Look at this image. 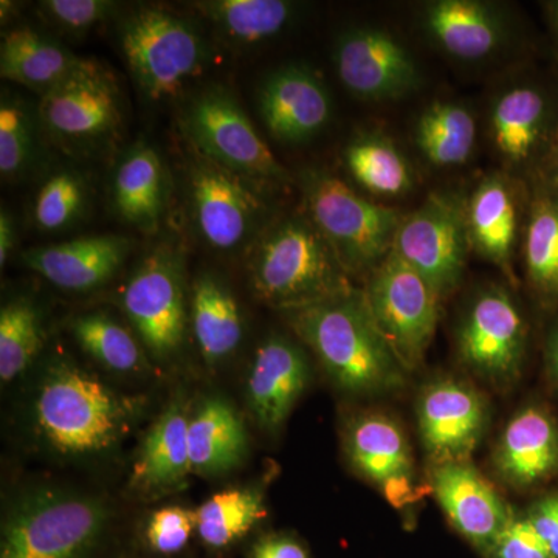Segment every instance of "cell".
Instances as JSON below:
<instances>
[{"label": "cell", "mask_w": 558, "mask_h": 558, "mask_svg": "<svg viewBox=\"0 0 558 558\" xmlns=\"http://www.w3.org/2000/svg\"><path fill=\"white\" fill-rule=\"evenodd\" d=\"M546 14H548L550 32H553L554 40H556L558 49V0L545 3Z\"/></svg>", "instance_id": "obj_47"}, {"label": "cell", "mask_w": 558, "mask_h": 558, "mask_svg": "<svg viewBox=\"0 0 558 558\" xmlns=\"http://www.w3.org/2000/svg\"><path fill=\"white\" fill-rule=\"evenodd\" d=\"M81 58L57 40L33 31L14 28L7 33L0 46V75L28 89L46 95L68 78Z\"/></svg>", "instance_id": "obj_29"}, {"label": "cell", "mask_w": 558, "mask_h": 558, "mask_svg": "<svg viewBox=\"0 0 558 558\" xmlns=\"http://www.w3.org/2000/svg\"><path fill=\"white\" fill-rule=\"evenodd\" d=\"M194 7L227 39L240 44L274 38L296 14L295 3L286 0H209L194 3Z\"/></svg>", "instance_id": "obj_33"}, {"label": "cell", "mask_w": 558, "mask_h": 558, "mask_svg": "<svg viewBox=\"0 0 558 558\" xmlns=\"http://www.w3.org/2000/svg\"><path fill=\"white\" fill-rule=\"evenodd\" d=\"M190 416L182 402L172 403L149 428L132 469L131 484L142 492H167L190 475Z\"/></svg>", "instance_id": "obj_25"}, {"label": "cell", "mask_w": 558, "mask_h": 558, "mask_svg": "<svg viewBox=\"0 0 558 558\" xmlns=\"http://www.w3.org/2000/svg\"><path fill=\"white\" fill-rule=\"evenodd\" d=\"M116 2L108 0H46L40 10L54 24L70 32H86L108 20L116 10Z\"/></svg>", "instance_id": "obj_40"}, {"label": "cell", "mask_w": 558, "mask_h": 558, "mask_svg": "<svg viewBox=\"0 0 558 558\" xmlns=\"http://www.w3.org/2000/svg\"><path fill=\"white\" fill-rule=\"evenodd\" d=\"M128 252L126 238L101 234L28 250L24 263L57 288L86 292L108 282L126 259Z\"/></svg>", "instance_id": "obj_23"}, {"label": "cell", "mask_w": 558, "mask_h": 558, "mask_svg": "<svg viewBox=\"0 0 558 558\" xmlns=\"http://www.w3.org/2000/svg\"><path fill=\"white\" fill-rule=\"evenodd\" d=\"M417 21L435 49L465 64L492 60L513 36L505 7L484 0H432L422 3Z\"/></svg>", "instance_id": "obj_16"}, {"label": "cell", "mask_w": 558, "mask_h": 558, "mask_svg": "<svg viewBox=\"0 0 558 558\" xmlns=\"http://www.w3.org/2000/svg\"><path fill=\"white\" fill-rule=\"evenodd\" d=\"M347 451L355 470L384 488L392 505L407 501L413 461L409 440L392 418L380 413L352 418Z\"/></svg>", "instance_id": "obj_21"}, {"label": "cell", "mask_w": 558, "mask_h": 558, "mask_svg": "<svg viewBox=\"0 0 558 558\" xmlns=\"http://www.w3.org/2000/svg\"><path fill=\"white\" fill-rule=\"evenodd\" d=\"M470 250L465 199L440 191L405 215L392 252L446 299L461 284Z\"/></svg>", "instance_id": "obj_9"}, {"label": "cell", "mask_w": 558, "mask_h": 558, "mask_svg": "<svg viewBox=\"0 0 558 558\" xmlns=\"http://www.w3.org/2000/svg\"><path fill=\"white\" fill-rule=\"evenodd\" d=\"M44 344L39 312L32 301L17 299L0 311V379L21 376Z\"/></svg>", "instance_id": "obj_35"}, {"label": "cell", "mask_w": 558, "mask_h": 558, "mask_svg": "<svg viewBox=\"0 0 558 558\" xmlns=\"http://www.w3.org/2000/svg\"><path fill=\"white\" fill-rule=\"evenodd\" d=\"M310 380L303 349L286 337H270L260 344L250 368L248 402L266 428L284 424Z\"/></svg>", "instance_id": "obj_22"}, {"label": "cell", "mask_w": 558, "mask_h": 558, "mask_svg": "<svg viewBox=\"0 0 558 558\" xmlns=\"http://www.w3.org/2000/svg\"><path fill=\"white\" fill-rule=\"evenodd\" d=\"M459 357L476 376L495 384L517 379L527 344L519 303L502 286H487L470 300L457 329Z\"/></svg>", "instance_id": "obj_11"}, {"label": "cell", "mask_w": 558, "mask_h": 558, "mask_svg": "<svg viewBox=\"0 0 558 558\" xmlns=\"http://www.w3.org/2000/svg\"><path fill=\"white\" fill-rule=\"evenodd\" d=\"M413 142L432 167L453 170L472 160L478 145V121L464 102L433 101L414 121Z\"/></svg>", "instance_id": "obj_28"}, {"label": "cell", "mask_w": 558, "mask_h": 558, "mask_svg": "<svg viewBox=\"0 0 558 558\" xmlns=\"http://www.w3.org/2000/svg\"><path fill=\"white\" fill-rule=\"evenodd\" d=\"M363 293L371 317L402 368L416 369L435 339L439 293L395 252L371 271Z\"/></svg>", "instance_id": "obj_8"}, {"label": "cell", "mask_w": 558, "mask_h": 558, "mask_svg": "<svg viewBox=\"0 0 558 558\" xmlns=\"http://www.w3.org/2000/svg\"><path fill=\"white\" fill-rule=\"evenodd\" d=\"M113 204L131 226L157 229L167 202V174L159 154L138 145L121 160L113 175Z\"/></svg>", "instance_id": "obj_30"}, {"label": "cell", "mask_w": 558, "mask_h": 558, "mask_svg": "<svg viewBox=\"0 0 558 558\" xmlns=\"http://www.w3.org/2000/svg\"><path fill=\"white\" fill-rule=\"evenodd\" d=\"M417 421L422 442L436 465L469 461L486 429L487 407L464 381L440 379L422 391Z\"/></svg>", "instance_id": "obj_18"}, {"label": "cell", "mask_w": 558, "mask_h": 558, "mask_svg": "<svg viewBox=\"0 0 558 558\" xmlns=\"http://www.w3.org/2000/svg\"><path fill=\"white\" fill-rule=\"evenodd\" d=\"M135 403L86 371L58 363L46 374L35 403L39 432L65 454L109 450L124 435Z\"/></svg>", "instance_id": "obj_3"}, {"label": "cell", "mask_w": 558, "mask_h": 558, "mask_svg": "<svg viewBox=\"0 0 558 558\" xmlns=\"http://www.w3.org/2000/svg\"><path fill=\"white\" fill-rule=\"evenodd\" d=\"M32 149V124L20 100L3 97L0 105V171L11 178L25 167Z\"/></svg>", "instance_id": "obj_38"}, {"label": "cell", "mask_w": 558, "mask_h": 558, "mask_svg": "<svg viewBox=\"0 0 558 558\" xmlns=\"http://www.w3.org/2000/svg\"><path fill=\"white\" fill-rule=\"evenodd\" d=\"M506 483L535 486L558 472V424L548 411L527 407L502 432L494 454Z\"/></svg>", "instance_id": "obj_24"}, {"label": "cell", "mask_w": 558, "mask_h": 558, "mask_svg": "<svg viewBox=\"0 0 558 558\" xmlns=\"http://www.w3.org/2000/svg\"><path fill=\"white\" fill-rule=\"evenodd\" d=\"M307 218L328 241L348 274H371L395 248L405 215L357 193L323 170L301 174Z\"/></svg>", "instance_id": "obj_4"}, {"label": "cell", "mask_w": 558, "mask_h": 558, "mask_svg": "<svg viewBox=\"0 0 558 558\" xmlns=\"http://www.w3.org/2000/svg\"><path fill=\"white\" fill-rule=\"evenodd\" d=\"M546 362L550 377L558 385V325L550 330L548 344H546Z\"/></svg>", "instance_id": "obj_46"}, {"label": "cell", "mask_w": 558, "mask_h": 558, "mask_svg": "<svg viewBox=\"0 0 558 558\" xmlns=\"http://www.w3.org/2000/svg\"><path fill=\"white\" fill-rule=\"evenodd\" d=\"M196 529V512L172 506L156 510L146 527L150 548L160 554H175L185 548Z\"/></svg>", "instance_id": "obj_39"}, {"label": "cell", "mask_w": 558, "mask_h": 558, "mask_svg": "<svg viewBox=\"0 0 558 558\" xmlns=\"http://www.w3.org/2000/svg\"><path fill=\"white\" fill-rule=\"evenodd\" d=\"M191 205L202 240L209 247L231 252L256 238L266 216L258 194L215 161H197L190 175Z\"/></svg>", "instance_id": "obj_15"}, {"label": "cell", "mask_w": 558, "mask_h": 558, "mask_svg": "<svg viewBox=\"0 0 558 558\" xmlns=\"http://www.w3.org/2000/svg\"><path fill=\"white\" fill-rule=\"evenodd\" d=\"M341 84L363 101L409 97L422 86V70L409 47L380 27H354L337 40L333 51Z\"/></svg>", "instance_id": "obj_13"}, {"label": "cell", "mask_w": 558, "mask_h": 558, "mask_svg": "<svg viewBox=\"0 0 558 558\" xmlns=\"http://www.w3.org/2000/svg\"><path fill=\"white\" fill-rule=\"evenodd\" d=\"M537 180L548 183V185L558 186V132L549 159L546 161L545 167H543L542 172H539Z\"/></svg>", "instance_id": "obj_45"}, {"label": "cell", "mask_w": 558, "mask_h": 558, "mask_svg": "<svg viewBox=\"0 0 558 558\" xmlns=\"http://www.w3.org/2000/svg\"><path fill=\"white\" fill-rule=\"evenodd\" d=\"M108 509L97 499L44 492L10 513L0 558H84L101 537Z\"/></svg>", "instance_id": "obj_7"}, {"label": "cell", "mask_w": 558, "mask_h": 558, "mask_svg": "<svg viewBox=\"0 0 558 558\" xmlns=\"http://www.w3.org/2000/svg\"><path fill=\"white\" fill-rule=\"evenodd\" d=\"M185 130L202 156L234 174L278 185L289 182L288 171L229 92L215 87L199 95L186 110Z\"/></svg>", "instance_id": "obj_10"}, {"label": "cell", "mask_w": 558, "mask_h": 558, "mask_svg": "<svg viewBox=\"0 0 558 558\" xmlns=\"http://www.w3.org/2000/svg\"><path fill=\"white\" fill-rule=\"evenodd\" d=\"M521 253L529 284L538 299L558 303V186L534 180Z\"/></svg>", "instance_id": "obj_27"}, {"label": "cell", "mask_w": 558, "mask_h": 558, "mask_svg": "<svg viewBox=\"0 0 558 558\" xmlns=\"http://www.w3.org/2000/svg\"><path fill=\"white\" fill-rule=\"evenodd\" d=\"M252 558H310L299 543L284 537L263 539L253 549Z\"/></svg>", "instance_id": "obj_43"}, {"label": "cell", "mask_w": 558, "mask_h": 558, "mask_svg": "<svg viewBox=\"0 0 558 558\" xmlns=\"http://www.w3.org/2000/svg\"><path fill=\"white\" fill-rule=\"evenodd\" d=\"M263 495L255 488H230L208 498L196 510V531L211 548H226L266 517Z\"/></svg>", "instance_id": "obj_34"}, {"label": "cell", "mask_w": 558, "mask_h": 558, "mask_svg": "<svg viewBox=\"0 0 558 558\" xmlns=\"http://www.w3.org/2000/svg\"><path fill=\"white\" fill-rule=\"evenodd\" d=\"M191 470L216 475L236 468L247 451V433L230 403L209 399L190 418Z\"/></svg>", "instance_id": "obj_31"}, {"label": "cell", "mask_w": 558, "mask_h": 558, "mask_svg": "<svg viewBox=\"0 0 558 558\" xmlns=\"http://www.w3.org/2000/svg\"><path fill=\"white\" fill-rule=\"evenodd\" d=\"M14 247L13 219L5 209L0 213V266H5L11 250Z\"/></svg>", "instance_id": "obj_44"}, {"label": "cell", "mask_w": 558, "mask_h": 558, "mask_svg": "<svg viewBox=\"0 0 558 558\" xmlns=\"http://www.w3.org/2000/svg\"><path fill=\"white\" fill-rule=\"evenodd\" d=\"M194 337L209 363L233 354L242 340V317L236 300L218 279L204 275L194 284L191 300Z\"/></svg>", "instance_id": "obj_32"}, {"label": "cell", "mask_w": 558, "mask_h": 558, "mask_svg": "<svg viewBox=\"0 0 558 558\" xmlns=\"http://www.w3.org/2000/svg\"><path fill=\"white\" fill-rule=\"evenodd\" d=\"M487 554L492 558H554L548 545L543 542L526 517L517 519L515 515L502 529Z\"/></svg>", "instance_id": "obj_41"}, {"label": "cell", "mask_w": 558, "mask_h": 558, "mask_svg": "<svg viewBox=\"0 0 558 558\" xmlns=\"http://www.w3.org/2000/svg\"><path fill=\"white\" fill-rule=\"evenodd\" d=\"M121 304L140 339L157 357L178 351L185 337L182 259L172 248L154 250L124 286Z\"/></svg>", "instance_id": "obj_12"}, {"label": "cell", "mask_w": 558, "mask_h": 558, "mask_svg": "<svg viewBox=\"0 0 558 558\" xmlns=\"http://www.w3.org/2000/svg\"><path fill=\"white\" fill-rule=\"evenodd\" d=\"M72 330L84 351L106 368L132 373L145 362L134 337L108 315H81L73 322Z\"/></svg>", "instance_id": "obj_36"}, {"label": "cell", "mask_w": 558, "mask_h": 558, "mask_svg": "<svg viewBox=\"0 0 558 558\" xmlns=\"http://www.w3.org/2000/svg\"><path fill=\"white\" fill-rule=\"evenodd\" d=\"M39 119L53 137L94 143L108 137L121 121L116 78L98 62L83 60L68 78L43 95Z\"/></svg>", "instance_id": "obj_14"}, {"label": "cell", "mask_w": 558, "mask_h": 558, "mask_svg": "<svg viewBox=\"0 0 558 558\" xmlns=\"http://www.w3.org/2000/svg\"><path fill=\"white\" fill-rule=\"evenodd\" d=\"M526 519L548 545L554 558H558V494L532 506Z\"/></svg>", "instance_id": "obj_42"}, {"label": "cell", "mask_w": 558, "mask_h": 558, "mask_svg": "<svg viewBox=\"0 0 558 558\" xmlns=\"http://www.w3.org/2000/svg\"><path fill=\"white\" fill-rule=\"evenodd\" d=\"M432 483L451 526L487 554L513 517L497 490L469 461L436 465Z\"/></svg>", "instance_id": "obj_20"}, {"label": "cell", "mask_w": 558, "mask_h": 558, "mask_svg": "<svg viewBox=\"0 0 558 558\" xmlns=\"http://www.w3.org/2000/svg\"><path fill=\"white\" fill-rule=\"evenodd\" d=\"M332 97L325 81L306 65L290 64L271 73L259 90V110L279 142H307L332 117Z\"/></svg>", "instance_id": "obj_19"}, {"label": "cell", "mask_w": 558, "mask_h": 558, "mask_svg": "<svg viewBox=\"0 0 558 558\" xmlns=\"http://www.w3.org/2000/svg\"><path fill=\"white\" fill-rule=\"evenodd\" d=\"M343 160L355 185L379 199H400L416 186L409 156L385 132L355 135L344 148Z\"/></svg>", "instance_id": "obj_26"}, {"label": "cell", "mask_w": 558, "mask_h": 558, "mask_svg": "<svg viewBox=\"0 0 558 558\" xmlns=\"http://www.w3.org/2000/svg\"><path fill=\"white\" fill-rule=\"evenodd\" d=\"M121 50L140 90L153 101L175 97L207 62V47L189 21L171 11L135 10L120 31Z\"/></svg>", "instance_id": "obj_5"}, {"label": "cell", "mask_w": 558, "mask_h": 558, "mask_svg": "<svg viewBox=\"0 0 558 558\" xmlns=\"http://www.w3.org/2000/svg\"><path fill=\"white\" fill-rule=\"evenodd\" d=\"M290 325L330 379L352 395H384L402 387L407 371L371 317L363 290L289 312Z\"/></svg>", "instance_id": "obj_1"}, {"label": "cell", "mask_w": 558, "mask_h": 558, "mask_svg": "<svg viewBox=\"0 0 558 558\" xmlns=\"http://www.w3.org/2000/svg\"><path fill=\"white\" fill-rule=\"evenodd\" d=\"M253 292L288 312L351 292L348 270L307 215L289 216L260 233L250 259Z\"/></svg>", "instance_id": "obj_2"}, {"label": "cell", "mask_w": 558, "mask_h": 558, "mask_svg": "<svg viewBox=\"0 0 558 558\" xmlns=\"http://www.w3.org/2000/svg\"><path fill=\"white\" fill-rule=\"evenodd\" d=\"M527 202L523 180L505 171L481 178L465 199L470 248L508 275L523 241Z\"/></svg>", "instance_id": "obj_17"}, {"label": "cell", "mask_w": 558, "mask_h": 558, "mask_svg": "<svg viewBox=\"0 0 558 558\" xmlns=\"http://www.w3.org/2000/svg\"><path fill=\"white\" fill-rule=\"evenodd\" d=\"M84 202L83 182L72 172H58L39 190L33 218L43 231L62 230L78 218Z\"/></svg>", "instance_id": "obj_37"}, {"label": "cell", "mask_w": 558, "mask_h": 558, "mask_svg": "<svg viewBox=\"0 0 558 558\" xmlns=\"http://www.w3.org/2000/svg\"><path fill=\"white\" fill-rule=\"evenodd\" d=\"M487 138L502 170L537 180L558 132V84L543 78L510 81L487 109Z\"/></svg>", "instance_id": "obj_6"}]
</instances>
